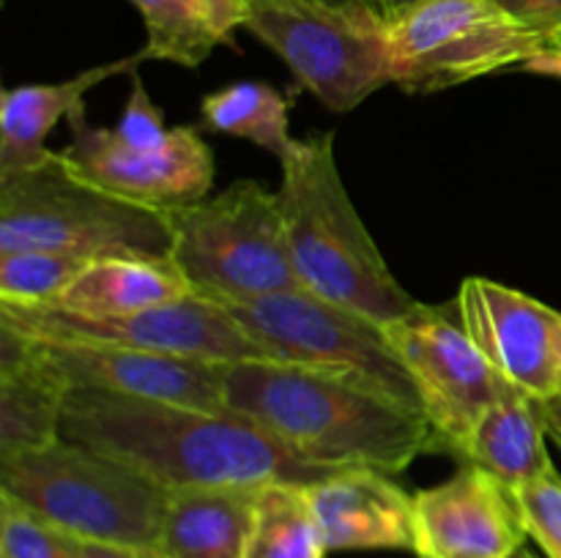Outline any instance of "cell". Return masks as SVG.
Wrapping results in <instances>:
<instances>
[{"mask_svg":"<svg viewBox=\"0 0 561 558\" xmlns=\"http://www.w3.org/2000/svg\"><path fill=\"white\" fill-rule=\"evenodd\" d=\"M60 438L142 470L164 490L312 485L337 474L305 463L233 410H201L88 386H75L66 397Z\"/></svg>","mask_w":561,"mask_h":558,"instance_id":"cell-1","label":"cell"},{"mask_svg":"<svg viewBox=\"0 0 561 558\" xmlns=\"http://www.w3.org/2000/svg\"><path fill=\"white\" fill-rule=\"evenodd\" d=\"M225 405L296 457L323 468H376L394 476L422 454L442 452L422 410L283 361L225 364Z\"/></svg>","mask_w":561,"mask_h":558,"instance_id":"cell-2","label":"cell"},{"mask_svg":"<svg viewBox=\"0 0 561 558\" xmlns=\"http://www.w3.org/2000/svg\"><path fill=\"white\" fill-rule=\"evenodd\" d=\"M279 164L277 197L301 290L378 326L409 315L416 299L387 266L340 178L334 131L294 140Z\"/></svg>","mask_w":561,"mask_h":558,"instance_id":"cell-3","label":"cell"},{"mask_svg":"<svg viewBox=\"0 0 561 558\" xmlns=\"http://www.w3.org/2000/svg\"><path fill=\"white\" fill-rule=\"evenodd\" d=\"M0 492L75 539L148 550L170 501L142 470L66 438L0 457Z\"/></svg>","mask_w":561,"mask_h":558,"instance_id":"cell-4","label":"cell"},{"mask_svg":"<svg viewBox=\"0 0 561 558\" xmlns=\"http://www.w3.org/2000/svg\"><path fill=\"white\" fill-rule=\"evenodd\" d=\"M168 211L110 195L53 151L25 173L0 178V255L22 249L77 257H170Z\"/></svg>","mask_w":561,"mask_h":558,"instance_id":"cell-5","label":"cell"},{"mask_svg":"<svg viewBox=\"0 0 561 558\" xmlns=\"http://www.w3.org/2000/svg\"><path fill=\"white\" fill-rule=\"evenodd\" d=\"M168 219L173 233L170 260L195 295L241 306L301 290L279 197L257 181H233L219 195L170 208Z\"/></svg>","mask_w":561,"mask_h":558,"instance_id":"cell-6","label":"cell"},{"mask_svg":"<svg viewBox=\"0 0 561 558\" xmlns=\"http://www.w3.org/2000/svg\"><path fill=\"white\" fill-rule=\"evenodd\" d=\"M244 31L332 113H351L392 82L389 22L373 5L247 0Z\"/></svg>","mask_w":561,"mask_h":558,"instance_id":"cell-7","label":"cell"},{"mask_svg":"<svg viewBox=\"0 0 561 558\" xmlns=\"http://www.w3.org/2000/svg\"><path fill=\"white\" fill-rule=\"evenodd\" d=\"M228 310L272 361L307 367L422 410L416 386L378 323L307 290Z\"/></svg>","mask_w":561,"mask_h":558,"instance_id":"cell-8","label":"cell"},{"mask_svg":"<svg viewBox=\"0 0 561 558\" xmlns=\"http://www.w3.org/2000/svg\"><path fill=\"white\" fill-rule=\"evenodd\" d=\"M387 22L392 82L405 93L447 91L524 66L542 36L499 0H416Z\"/></svg>","mask_w":561,"mask_h":558,"instance_id":"cell-9","label":"cell"},{"mask_svg":"<svg viewBox=\"0 0 561 558\" xmlns=\"http://www.w3.org/2000/svg\"><path fill=\"white\" fill-rule=\"evenodd\" d=\"M0 323L42 342H91L203 359L214 364L268 359L228 306L203 295L126 317H77L55 306L0 304Z\"/></svg>","mask_w":561,"mask_h":558,"instance_id":"cell-10","label":"cell"},{"mask_svg":"<svg viewBox=\"0 0 561 558\" xmlns=\"http://www.w3.org/2000/svg\"><path fill=\"white\" fill-rule=\"evenodd\" d=\"M381 328L416 386L442 452L460 460L471 430L496 403L507 381L493 370L463 326L436 306L416 301L409 315Z\"/></svg>","mask_w":561,"mask_h":558,"instance_id":"cell-11","label":"cell"},{"mask_svg":"<svg viewBox=\"0 0 561 558\" xmlns=\"http://www.w3.org/2000/svg\"><path fill=\"white\" fill-rule=\"evenodd\" d=\"M64 159L80 178L142 206H190L214 186V153L195 126H175L157 146H126L107 126H93L85 107L69 118Z\"/></svg>","mask_w":561,"mask_h":558,"instance_id":"cell-12","label":"cell"},{"mask_svg":"<svg viewBox=\"0 0 561 558\" xmlns=\"http://www.w3.org/2000/svg\"><path fill=\"white\" fill-rule=\"evenodd\" d=\"M458 323L493 370L537 403L561 394V312L488 277L460 282Z\"/></svg>","mask_w":561,"mask_h":558,"instance_id":"cell-13","label":"cell"},{"mask_svg":"<svg viewBox=\"0 0 561 558\" xmlns=\"http://www.w3.org/2000/svg\"><path fill=\"white\" fill-rule=\"evenodd\" d=\"M526 536L513 490L474 463L414 492L416 558H507Z\"/></svg>","mask_w":561,"mask_h":558,"instance_id":"cell-14","label":"cell"},{"mask_svg":"<svg viewBox=\"0 0 561 558\" xmlns=\"http://www.w3.org/2000/svg\"><path fill=\"white\" fill-rule=\"evenodd\" d=\"M42 345L71 386L104 388V392L170 405H190V408L201 410H228L225 405V364L140 348H115V345Z\"/></svg>","mask_w":561,"mask_h":558,"instance_id":"cell-15","label":"cell"},{"mask_svg":"<svg viewBox=\"0 0 561 558\" xmlns=\"http://www.w3.org/2000/svg\"><path fill=\"white\" fill-rule=\"evenodd\" d=\"M327 550H411L414 496L392 474L343 468L305 485Z\"/></svg>","mask_w":561,"mask_h":558,"instance_id":"cell-16","label":"cell"},{"mask_svg":"<svg viewBox=\"0 0 561 558\" xmlns=\"http://www.w3.org/2000/svg\"><path fill=\"white\" fill-rule=\"evenodd\" d=\"M71 388L38 339L0 323V457L58 441Z\"/></svg>","mask_w":561,"mask_h":558,"instance_id":"cell-17","label":"cell"},{"mask_svg":"<svg viewBox=\"0 0 561 558\" xmlns=\"http://www.w3.org/2000/svg\"><path fill=\"white\" fill-rule=\"evenodd\" d=\"M148 60L142 49L121 60L93 66L60 82H36V85L5 88L0 96V178L25 173L49 156L47 137L60 120H69L85 107V93L107 77L137 71Z\"/></svg>","mask_w":561,"mask_h":558,"instance_id":"cell-18","label":"cell"},{"mask_svg":"<svg viewBox=\"0 0 561 558\" xmlns=\"http://www.w3.org/2000/svg\"><path fill=\"white\" fill-rule=\"evenodd\" d=\"M190 295L195 290L170 257L107 255L88 260L64 293L44 306L77 317H126Z\"/></svg>","mask_w":561,"mask_h":558,"instance_id":"cell-19","label":"cell"},{"mask_svg":"<svg viewBox=\"0 0 561 558\" xmlns=\"http://www.w3.org/2000/svg\"><path fill=\"white\" fill-rule=\"evenodd\" d=\"M257 487L170 490L159 553L164 558H244Z\"/></svg>","mask_w":561,"mask_h":558,"instance_id":"cell-20","label":"cell"},{"mask_svg":"<svg viewBox=\"0 0 561 558\" xmlns=\"http://www.w3.org/2000/svg\"><path fill=\"white\" fill-rule=\"evenodd\" d=\"M546 435L540 403L507 383L471 430L460 463L480 465L515 492L553 470Z\"/></svg>","mask_w":561,"mask_h":558,"instance_id":"cell-21","label":"cell"},{"mask_svg":"<svg viewBox=\"0 0 561 558\" xmlns=\"http://www.w3.org/2000/svg\"><path fill=\"white\" fill-rule=\"evenodd\" d=\"M203 126L217 135L241 137L283 159L294 146L290 96L261 80H239L203 96Z\"/></svg>","mask_w":561,"mask_h":558,"instance_id":"cell-22","label":"cell"},{"mask_svg":"<svg viewBox=\"0 0 561 558\" xmlns=\"http://www.w3.org/2000/svg\"><path fill=\"white\" fill-rule=\"evenodd\" d=\"M327 553L305 485L257 487L244 558H327Z\"/></svg>","mask_w":561,"mask_h":558,"instance_id":"cell-23","label":"cell"},{"mask_svg":"<svg viewBox=\"0 0 561 558\" xmlns=\"http://www.w3.org/2000/svg\"><path fill=\"white\" fill-rule=\"evenodd\" d=\"M129 3L137 5L146 22L148 38L142 53L148 55V60H168V63L197 69L219 44L233 47L197 0H129Z\"/></svg>","mask_w":561,"mask_h":558,"instance_id":"cell-24","label":"cell"},{"mask_svg":"<svg viewBox=\"0 0 561 558\" xmlns=\"http://www.w3.org/2000/svg\"><path fill=\"white\" fill-rule=\"evenodd\" d=\"M88 257L58 252L22 249L0 255V304L44 306L53 304L66 284L80 274Z\"/></svg>","mask_w":561,"mask_h":558,"instance_id":"cell-25","label":"cell"},{"mask_svg":"<svg viewBox=\"0 0 561 558\" xmlns=\"http://www.w3.org/2000/svg\"><path fill=\"white\" fill-rule=\"evenodd\" d=\"M0 558H80V553L75 536L0 492Z\"/></svg>","mask_w":561,"mask_h":558,"instance_id":"cell-26","label":"cell"},{"mask_svg":"<svg viewBox=\"0 0 561 558\" xmlns=\"http://www.w3.org/2000/svg\"><path fill=\"white\" fill-rule=\"evenodd\" d=\"M524 518L526 534L540 545L548 558H561V476L548 470L540 479L513 492Z\"/></svg>","mask_w":561,"mask_h":558,"instance_id":"cell-27","label":"cell"},{"mask_svg":"<svg viewBox=\"0 0 561 558\" xmlns=\"http://www.w3.org/2000/svg\"><path fill=\"white\" fill-rule=\"evenodd\" d=\"M113 135L126 146H157L170 135L168 124H164V113L148 96L137 71H131L129 96H126V107L121 113L118 124L113 126Z\"/></svg>","mask_w":561,"mask_h":558,"instance_id":"cell-28","label":"cell"},{"mask_svg":"<svg viewBox=\"0 0 561 558\" xmlns=\"http://www.w3.org/2000/svg\"><path fill=\"white\" fill-rule=\"evenodd\" d=\"M499 3L537 33L561 25V0H499Z\"/></svg>","mask_w":561,"mask_h":558,"instance_id":"cell-29","label":"cell"},{"mask_svg":"<svg viewBox=\"0 0 561 558\" xmlns=\"http://www.w3.org/2000/svg\"><path fill=\"white\" fill-rule=\"evenodd\" d=\"M520 69L531 71V74L557 77V80H561V25L542 33L537 53Z\"/></svg>","mask_w":561,"mask_h":558,"instance_id":"cell-30","label":"cell"},{"mask_svg":"<svg viewBox=\"0 0 561 558\" xmlns=\"http://www.w3.org/2000/svg\"><path fill=\"white\" fill-rule=\"evenodd\" d=\"M197 3L203 5V11L211 16L214 25H217L219 31L230 38V44L236 47L233 33L239 31V27H244L247 0H197Z\"/></svg>","mask_w":561,"mask_h":558,"instance_id":"cell-31","label":"cell"},{"mask_svg":"<svg viewBox=\"0 0 561 558\" xmlns=\"http://www.w3.org/2000/svg\"><path fill=\"white\" fill-rule=\"evenodd\" d=\"M80 558H164L159 550L148 547H121V545H102V542L75 539Z\"/></svg>","mask_w":561,"mask_h":558,"instance_id":"cell-32","label":"cell"},{"mask_svg":"<svg viewBox=\"0 0 561 558\" xmlns=\"http://www.w3.org/2000/svg\"><path fill=\"white\" fill-rule=\"evenodd\" d=\"M540 410H542V421H546L548 438L557 443L561 452V394L546 399V403H540Z\"/></svg>","mask_w":561,"mask_h":558,"instance_id":"cell-33","label":"cell"},{"mask_svg":"<svg viewBox=\"0 0 561 558\" xmlns=\"http://www.w3.org/2000/svg\"><path fill=\"white\" fill-rule=\"evenodd\" d=\"M416 0H381V14L387 16H394V14H400V11L403 9H409V5H414Z\"/></svg>","mask_w":561,"mask_h":558,"instance_id":"cell-34","label":"cell"},{"mask_svg":"<svg viewBox=\"0 0 561 558\" xmlns=\"http://www.w3.org/2000/svg\"><path fill=\"white\" fill-rule=\"evenodd\" d=\"M327 3H340V5H348V3H362V5H373V9L381 11V0H327Z\"/></svg>","mask_w":561,"mask_h":558,"instance_id":"cell-35","label":"cell"},{"mask_svg":"<svg viewBox=\"0 0 561 558\" xmlns=\"http://www.w3.org/2000/svg\"><path fill=\"white\" fill-rule=\"evenodd\" d=\"M507 558H537V556H535V553L529 550V547L524 545V547H518V550H515L513 556H507Z\"/></svg>","mask_w":561,"mask_h":558,"instance_id":"cell-36","label":"cell"},{"mask_svg":"<svg viewBox=\"0 0 561 558\" xmlns=\"http://www.w3.org/2000/svg\"><path fill=\"white\" fill-rule=\"evenodd\" d=\"M559 364H561V334H559Z\"/></svg>","mask_w":561,"mask_h":558,"instance_id":"cell-37","label":"cell"}]
</instances>
